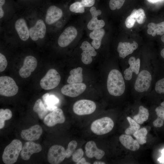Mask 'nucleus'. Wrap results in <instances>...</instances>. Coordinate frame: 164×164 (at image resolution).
Instances as JSON below:
<instances>
[{"label": "nucleus", "mask_w": 164, "mask_h": 164, "mask_svg": "<svg viewBox=\"0 0 164 164\" xmlns=\"http://www.w3.org/2000/svg\"><path fill=\"white\" fill-rule=\"evenodd\" d=\"M3 38L24 42L31 40L28 24L24 12H17L3 23Z\"/></svg>", "instance_id": "f257e3e1"}, {"label": "nucleus", "mask_w": 164, "mask_h": 164, "mask_svg": "<svg viewBox=\"0 0 164 164\" xmlns=\"http://www.w3.org/2000/svg\"><path fill=\"white\" fill-rule=\"evenodd\" d=\"M24 13L28 24L31 40L38 43L49 38L47 27L39 11L28 10Z\"/></svg>", "instance_id": "f03ea898"}, {"label": "nucleus", "mask_w": 164, "mask_h": 164, "mask_svg": "<svg viewBox=\"0 0 164 164\" xmlns=\"http://www.w3.org/2000/svg\"><path fill=\"white\" fill-rule=\"evenodd\" d=\"M39 11L47 26L50 36L64 17V13L61 8L53 5Z\"/></svg>", "instance_id": "7ed1b4c3"}, {"label": "nucleus", "mask_w": 164, "mask_h": 164, "mask_svg": "<svg viewBox=\"0 0 164 164\" xmlns=\"http://www.w3.org/2000/svg\"><path fill=\"white\" fill-rule=\"evenodd\" d=\"M107 87L109 93L115 96H119L124 93L125 84L123 76L117 69L109 72L107 81Z\"/></svg>", "instance_id": "20e7f679"}, {"label": "nucleus", "mask_w": 164, "mask_h": 164, "mask_svg": "<svg viewBox=\"0 0 164 164\" xmlns=\"http://www.w3.org/2000/svg\"><path fill=\"white\" fill-rule=\"evenodd\" d=\"M22 147V144L19 140L15 139L5 148L2 155V160L5 164H13L18 158Z\"/></svg>", "instance_id": "39448f33"}, {"label": "nucleus", "mask_w": 164, "mask_h": 164, "mask_svg": "<svg viewBox=\"0 0 164 164\" xmlns=\"http://www.w3.org/2000/svg\"><path fill=\"white\" fill-rule=\"evenodd\" d=\"M114 126L112 119L108 117H104L94 121L91 125V130L94 134L102 135L111 131Z\"/></svg>", "instance_id": "423d86ee"}, {"label": "nucleus", "mask_w": 164, "mask_h": 164, "mask_svg": "<svg viewBox=\"0 0 164 164\" xmlns=\"http://www.w3.org/2000/svg\"><path fill=\"white\" fill-rule=\"evenodd\" d=\"M78 33L77 29L75 26H69L66 27L56 38L58 46L61 47L67 46L76 38Z\"/></svg>", "instance_id": "0eeeda50"}, {"label": "nucleus", "mask_w": 164, "mask_h": 164, "mask_svg": "<svg viewBox=\"0 0 164 164\" xmlns=\"http://www.w3.org/2000/svg\"><path fill=\"white\" fill-rule=\"evenodd\" d=\"M18 87L12 77L7 76L0 77V94L6 97L16 95L18 91Z\"/></svg>", "instance_id": "6e6552de"}, {"label": "nucleus", "mask_w": 164, "mask_h": 164, "mask_svg": "<svg viewBox=\"0 0 164 164\" xmlns=\"http://www.w3.org/2000/svg\"><path fill=\"white\" fill-rule=\"evenodd\" d=\"M60 80V76L58 72L55 69H50L41 80L40 86L45 90L52 89L58 85Z\"/></svg>", "instance_id": "1a4fd4ad"}, {"label": "nucleus", "mask_w": 164, "mask_h": 164, "mask_svg": "<svg viewBox=\"0 0 164 164\" xmlns=\"http://www.w3.org/2000/svg\"><path fill=\"white\" fill-rule=\"evenodd\" d=\"M96 105L93 101L87 100H81L76 101L73 104V111L76 114L83 115L91 114L96 108Z\"/></svg>", "instance_id": "9d476101"}, {"label": "nucleus", "mask_w": 164, "mask_h": 164, "mask_svg": "<svg viewBox=\"0 0 164 164\" xmlns=\"http://www.w3.org/2000/svg\"><path fill=\"white\" fill-rule=\"evenodd\" d=\"M47 157L48 161L50 163L60 164L66 158V150L61 145H53L49 150Z\"/></svg>", "instance_id": "9b49d317"}, {"label": "nucleus", "mask_w": 164, "mask_h": 164, "mask_svg": "<svg viewBox=\"0 0 164 164\" xmlns=\"http://www.w3.org/2000/svg\"><path fill=\"white\" fill-rule=\"evenodd\" d=\"M152 77L147 70H142L138 74L134 85L135 90L139 92L147 91L151 85Z\"/></svg>", "instance_id": "f8f14e48"}, {"label": "nucleus", "mask_w": 164, "mask_h": 164, "mask_svg": "<svg viewBox=\"0 0 164 164\" xmlns=\"http://www.w3.org/2000/svg\"><path fill=\"white\" fill-rule=\"evenodd\" d=\"M37 61L34 56L28 55L25 58L22 66L19 71V75L23 78H27L36 69Z\"/></svg>", "instance_id": "ddd939ff"}, {"label": "nucleus", "mask_w": 164, "mask_h": 164, "mask_svg": "<svg viewBox=\"0 0 164 164\" xmlns=\"http://www.w3.org/2000/svg\"><path fill=\"white\" fill-rule=\"evenodd\" d=\"M65 120L62 110L57 108L47 114L44 119L43 122L48 126L53 127L57 124L63 123Z\"/></svg>", "instance_id": "4468645a"}, {"label": "nucleus", "mask_w": 164, "mask_h": 164, "mask_svg": "<svg viewBox=\"0 0 164 164\" xmlns=\"http://www.w3.org/2000/svg\"><path fill=\"white\" fill-rule=\"evenodd\" d=\"M86 88V85L83 83L69 84L62 88L61 92L66 96L75 97L82 94Z\"/></svg>", "instance_id": "2eb2a0df"}, {"label": "nucleus", "mask_w": 164, "mask_h": 164, "mask_svg": "<svg viewBox=\"0 0 164 164\" xmlns=\"http://www.w3.org/2000/svg\"><path fill=\"white\" fill-rule=\"evenodd\" d=\"M42 149V146L39 144L29 141L22 146L20 153L21 157L24 160H28L32 154L39 152Z\"/></svg>", "instance_id": "dca6fc26"}, {"label": "nucleus", "mask_w": 164, "mask_h": 164, "mask_svg": "<svg viewBox=\"0 0 164 164\" xmlns=\"http://www.w3.org/2000/svg\"><path fill=\"white\" fill-rule=\"evenodd\" d=\"M80 48L82 50L81 53V60L85 64H89L92 61V56L97 54L94 48L88 41H85L81 43Z\"/></svg>", "instance_id": "f3484780"}, {"label": "nucleus", "mask_w": 164, "mask_h": 164, "mask_svg": "<svg viewBox=\"0 0 164 164\" xmlns=\"http://www.w3.org/2000/svg\"><path fill=\"white\" fill-rule=\"evenodd\" d=\"M92 18L88 22L87 27L88 29L93 30L103 28L105 25L104 21L102 19L99 20L97 16L101 14V11L97 10L94 6L92 7L90 10Z\"/></svg>", "instance_id": "a211bd4d"}, {"label": "nucleus", "mask_w": 164, "mask_h": 164, "mask_svg": "<svg viewBox=\"0 0 164 164\" xmlns=\"http://www.w3.org/2000/svg\"><path fill=\"white\" fill-rule=\"evenodd\" d=\"M42 132L41 127L39 125H36L29 129L22 130L21 136L24 140L33 141L39 139Z\"/></svg>", "instance_id": "6ab92c4d"}, {"label": "nucleus", "mask_w": 164, "mask_h": 164, "mask_svg": "<svg viewBox=\"0 0 164 164\" xmlns=\"http://www.w3.org/2000/svg\"><path fill=\"white\" fill-rule=\"evenodd\" d=\"M85 154L88 158H92L94 157L97 160H100L105 154L104 151L98 149L95 143L93 141L88 142L85 147Z\"/></svg>", "instance_id": "aec40b11"}, {"label": "nucleus", "mask_w": 164, "mask_h": 164, "mask_svg": "<svg viewBox=\"0 0 164 164\" xmlns=\"http://www.w3.org/2000/svg\"><path fill=\"white\" fill-rule=\"evenodd\" d=\"M138 46V43L133 41L132 43L128 42H120L117 47V51L119 53V56L124 58L130 54H132Z\"/></svg>", "instance_id": "412c9836"}, {"label": "nucleus", "mask_w": 164, "mask_h": 164, "mask_svg": "<svg viewBox=\"0 0 164 164\" xmlns=\"http://www.w3.org/2000/svg\"><path fill=\"white\" fill-rule=\"evenodd\" d=\"M140 61L139 58L136 60L135 57L132 56L128 60V63L130 67L126 69L124 71L125 79L127 80H130L132 77V73H135L136 74H138L140 67Z\"/></svg>", "instance_id": "4be33fe9"}, {"label": "nucleus", "mask_w": 164, "mask_h": 164, "mask_svg": "<svg viewBox=\"0 0 164 164\" xmlns=\"http://www.w3.org/2000/svg\"><path fill=\"white\" fill-rule=\"evenodd\" d=\"M119 140L122 145L129 150L135 151L139 148V144L138 141L134 139L130 135H122L120 136Z\"/></svg>", "instance_id": "5701e85b"}, {"label": "nucleus", "mask_w": 164, "mask_h": 164, "mask_svg": "<svg viewBox=\"0 0 164 164\" xmlns=\"http://www.w3.org/2000/svg\"><path fill=\"white\" fill-rule=\"evenodd\" d=\"M105 34V30L102 28L92 30L89 34L90 38L93 40L91 45L95 49L97 50L100 47Z\"/></svg>", "instance_id": "b1692460"}, {"label": "nucleus", "mask_w": 164, "mask_h": 164, "mask_svg": "<svg viewBox=\"0 0 164 164\" xmlns=\"http://www.w3.org/2000/svg\"><path fill=\"white\" fill-rule=\"evenodd\" d=\"M42 99L45 107L49 111H52L57 108L60 101L55 95L46 93L43 96Z\"/></svg>", "instance_id": "393cba45"}, {"label": "nucleus", "mask_w": 164, "mask_h": 164, "mask_svg": "<svg viewBox=\"0 0 164 164\" xmlns=\"http://www.w3.org/2000/svg\"><path fill=\"white\" fill-rule=\"evenodd\" d=\"M82 68L78 67L70 70V75L69 76L67 81L68 84L80 83L82 82Z\"/></svg>", "instance_id": "a878e982"}, {"label": "nucleus", "mask_w": 164, "mask_h": 164, "mask_svg": "<svg viewBox=\"0 0 164 164\" xmlns=\"http://www.w3.org/2000/svg\"><path fill=\"white\" fill-rule=\"evenodd\" d=\"M147 26V33L153 36L156 35H162L164 34V21L158 24L151 22L148 24Z\"/></svg>", "instance_id": "bb28decb"}, {"label": "nucleus", "mask_w": 164, "mask_h": 164, "mask_svg": "<svg viewBox=\"0 0 164 164\" xmlns=\"http://www.w3.org/2000/svg\"><path fill=\"white\" fill-rule=\"evenodd\" d=\"M33 110L37 114L39 118L41 120L44 119L49 111L40 99L36 101L33 107Z\"/></svg>", "instance_id": "cd10ccee"}, {"label": "nucleus", "mask_w": 164, "mask_h": 164, "mask_svg": "<svg viewBox=\"0 0 164 164\" xmlns=\"http://www.w3.org/2000/svg\"><path fill=\"white\" fill-rule=\"evenodd\" d=\"M149 115L148 110L143 106H140L138 114L133 117V119L138 124H142L148 120Z\"/></svg>", "instance_id": "c85d7f7f"}, {"label": "nucleus", "mask_w": 164, "mask_h": 164, "mask_svg": "<svg viewBox=\"0 0 164 164\" xmlns=\"http://www.w3.org/2000/svg\"><path fill=\"white\" fill-rule=\"evenodd\" d=\"M155 111L157 118L153 121V125L155 127H161L164 123V108L162 106H159L156 108Z\"/></svg>", "instance_id": "c756f323"}, {"label": "nucleus", "mask_w": 164, "mask_h": 164, "mask_svg": "<svg viewBox=\"0 0 164 164\" xmlns=\"http://www.w3.org/2000/svg\"><path fill=\"white\" fill-rule=\"evenodd\" d=\"M130 15L139 24H142L145 22L146 15L144 10L142 9H134Z\"/></svg>", "instance_id": "7c9ffc66"}, {"label": "nucleus", "mask_w": 164, "mask_h": 164, "mask_svg": "<svg viewBox=\"0 0 164 164\" xmlns=\"http://www.w3.org/2000/svg\"><path fill=\"white\" fill-rule=\"evenodd\" d=\"M127 119L130 125L128 128L126 129L125 133L126 134L128 135H133L134 133L139 129L140 126L139 124L130 117H127Z\"/></svg>", "instance_id": "2f4dec72"}, {"label": "nucleus", "mask_w": 164, "mask_h": 164, "mask_svg": "<svg viewBox=\"0 0 164 164\" xmlns=\"http://www.w3.org/2000/svg\"><path fill=\"white\" fill-rule=\"evenodd\" d=\"M147 131L145 128L139 129L134 133L133 135L136 138V140L139 144L142 145L146 143V136Z\"/></svg>", "instance_id": "473e14b6"}, {"label": "nucleus", "mask_w": 164, "mask_h": 164, "mask_svg": "<svg viewBox=\"0 0 164 164\" xmlns=\"http://www.w3.org/2000/svg\"><path fill=\"white\" fill-rule=\"evenodd\" d=\"M12 116L11 111L9 109L5 110L0 109V129L2 128L4 126L5 121L9 120Z\"/></svg>", "instance_id": "72a5a7b5"}, {"label": "nucleus", "mask_w": 164, "mask_h": 164, "mask_svg": "<svg viewBox=\"0 0 164 164\" xmlns=\"http://www.w3.org/2000/svg\"><path fill=\"white\" fill-rule=\"evenodd\" d=\"M84 8L81 2H76L70 6L69 9L72 12L82 13L84 12Z\"/></svg>", "instance_id": "f704fd0d"}, {"label": "nucleus", "mask_w": 164, "mask_h": 164, "mask_svg": "<svg viewBox=\"0 0 164 164\" xmlns=\"http://www.w3.org/2000/svg\"><path fill=\"white\" fill-rule=\"evenodd\" d=\"M77 145V142L75 140L72 141L69 143L67 148L66 150V158H69L72 155Z\"/></svg>", "instance_id": "c9c22d12"}, {"label": "nucleus", "mask_w": 164, "mask_h": 164, "mask_svg": "<svg viewBox=\"0 0 164 164\" xmlns=\"http://www.w3.org/2000/svg\"><path fill=\"white\" fill-rule=\"evenodd\" d=\"M125 0H110L109 6L110 9L114 10L119 9L123 6Z\"/></svg>", "instance_id": "e433bc0d"}, {"label": "nucleus", "mask_w": 164, "mask_h": 164, "mask_svg": "<svg viewBox=\"0 0 164 164\" xmlns=\"http://www.w3.org/2000/svg\"><path fill=\"white\" fill-rule=\"evenodd\" d=\"M155 90L159 94H164V78L158 80L155 84Z\"/></svg>", "instance_id": "4c0bfd02"}, {"label": "nucleus", "mask_w": 164, "mask_h": 164, "mask_svg": "<svg viewBox=\"0 0 164 164\" xmlns=\"http://www.w3.org/2000/svg\"><path fill=\"white\" fill-rule=\"evenodd\" d=\"M84 154V151L82 149L80 148L77 149L74 151L72 155L73 161L75 162H77L82 158Z\"/></svg>", "instance_id": "58836bf2"}, {"label": "nucleus", "mask_w": 164, "mask_h": 164, "mask_svg": "<svg viewBox=\"0 0 164 164\" xmlns=\"http://www.w3.org/2000/svg\"><path fill=\"white\" fill-rule=\"evenodd\" d=\"M8 64L7 61L5 56L1 53H0V72L4 71L6 68Z\"/></svg>", "instance_id": "ea45409f"}, {"label": "nucleus", "mask_w": 164, "mask_h": 164, "mask_svg": "<svg viewBox=\"0 0 164 164\" xmlns=\"http://www.w3.org/2000/svg\"><path fill=\"white\" fill-rule=\"evenodd\" d=\"M136 22L134 18L130 15L126 19L125 23L127 28H131L134 26Z\"/></svg>", "instance_id": "a19ab883"}, {"label": "nucleus", "mask_w": 164, "mask_h": 164, "mask_svg": "<svg viewBox=\"0 0 164 164\" xmlns=\"http://www.w3.org/2000/svg\"><path fill=\"white\" fill-rule=\"evenodd\" d=\"M81 2L84 7H89L94 5L95 0H81Z\"/></svg>", "instance_id": "79ce46f5"}, {"label": "nucleus", "mask_w": 164, "mask_h": 164, "mask_svg": "<svg viewBox=\"0 0 164 164\" xmlns=\"http://www.w3.org/2000/svg\"><path fill=\"white\" fill-rule=\"evenodd\" d=\"M161 156L158 159V161L161 163H164V149L162 150L161 151Z\"/></svg>", "instance_id": "37998d69"}, {"label": "nucleus", "mask_w": 164, "mask_h": 164, "mask_svg": "<svg viewBox=\"0 0 164 164\" xmlns=\"http://www.w3.org/2000/svg\"><path fill=\"white\" fill-rule=\"evenodd\" d=\"M77 164H90L89 162H86L85 159L84 158H82L77 162Z\"/></svg>", "instance_id": "c03bdc74"}, {"label": "nucleus", "mask_w": 164, "mask_h": 164, "mask_svg": "<svg viewBox=\"0 0 164 164\" xmlns=\"http://www.w3.org/2000/svg\"><path fill=\"white\" fill-rule=\"evenodd\" d=\"M149 2L151 3H155L164 0H147Z\"/></svg>", "instance_id": "a18cd8bd"}, {"label": "nucleus", "mask_w": 164, "mask_h": 164, "mask_svg": "<svg viewBox=\"0 0 164 164\" xmlns=\"http://www.w3.org/2000/svg\"><path fill=\"white\" fill-rule=\"evenodd\" d=\"M94 164H105L104 162L101 161H95L94 162Z\"/></svg>", "instance_id": "49530a36"}, {"label": "nucleus", "mask_w": 164, "mask_h": 164, "mask_svg": "<svg viewBox=\"0 0 164 164\" xmlns=\"http://www.w3.org/2000/svg\"><path fill=\"white\" fill-rule=\"evenodd\" d=\"M160 54L162 57L164 58V48L161 50Z\"/></svg>", "instance_id": "de8ad7c7"}, {"label": "nucleus", "mask_w": 164, "mask_h": 164, "mask_svg": "<svg viewBox=\"0 0 164 164\" xmlns=\"http://www.w3.org/2000/svg\"><path fill=\"white\" fill-rule=\"evenodd\" d=\"M161 39L162 41L164 43V35L162 36Z\"/></svg>", "instance_id": "09e8293b"}, {"label": "nucleus", "mask_w": 164, "mask_h": 164, "mask_svg": "<svg viewBox=\"0 0 164 164\" xmlns=\"http://www.w3.org/2000/svg\"><path fill=\"white\" fill-rule=\"evenodd\" d=\"M161 106L164 108V101L161 103Z\"/></svg>", "instance_id": "8fccbe9b"}]
</instances>
